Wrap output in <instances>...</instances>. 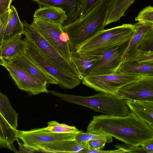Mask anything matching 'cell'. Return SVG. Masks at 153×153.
I'll use <instances>...</instances> for the list:
<instances>
[{
	"instance_id": "ffe728a7",
	"label": "cell",
	"mask_w": 153,
	"mask_h": 153,
	"mask_svg": "<svg viewBox=\"0 0 153 153\" xmlns=\"http://www.w3.org/2000/svg\"><path fill=\"white\" fill-rule=\"evenodd\" d=\"M21 34H25L24 25L23 22L20 20L17 10L13 5H11L8 22L2 42L0 45L4 42Z\"/></svg>"
},
{
	"instance_id": "4316f807",
	"label": "cell",
	"mask_w": 153,
	"mask_h": 153,
	"mask_svg": "<svg viewBox=\"0 0 153 153\" xmlns=\"http://www.w3.org/2000/svg\"><path fill=\"white\" fill-rule=\"evenodd\" d=\"M96 139L103 140L108 143L113 141L112 137L109 135L84 133L82 131H79L75 138V140L79 142H87Z\"/></svg>"
},
{
	"instance_id": "8992f818",
	"label": "cell",
	"mask_w": 153,
	"mask_h": 153,
	"mask_svg": "<svg viewBox=\"0 0 153 153\" xmlns=\"http://www.w3.org/2000/svg\"><path fill=\"white\" fill-rule=\"evenodd\" d=\"M27 38L29 41L28 47L26 52L27 55L36 65L54 79L59 85L64 88L71 89L80 84L82 79L61 70L40 51L31 40Z\"/></svg>"
},
{
	"instance_id": "277c9868",
	"label": "cell",
	"mask_w": 153,
	"mask_h": 153,
	"mask_svg": "<svg viewBox=\"0 0 153 153\" xmlns=\"http://www.w3.org/2000/svg\"><path fill=\"white\" fill-rule=\"evenodd\" d=\"M135 30L134 24H129L104 29L83 44L76 52L98 54L131 40Z\"/></svg>"
},
{
	"instance_id": "e0dca14e",
	"label": "cell",
	"mask_w": 153,
	"mask_h": 153,
	"mask_svg": "<svg viewBox=\"0 0 153 153\" xmlns=\"http://www.w3.org/2000/svg\"><path fill=\"white\" fill-rule=\"evenodd\" d=\"M39 6H52L62 8L66 12L67 20L62 26L70 24L79 18V12L78 0H30Z\"/></svg>"
},
{
	"instance_id": "74e56055",
	"label": "cell",
	"mask_w": 153,
	"mask_h": 153,
	"mask_svg": "<svg viewBox=\"0 0 153 153\" xmlns=\"http://www.w3.org/2000/svg\"><path fill=\"white\" fill-rule=\"evenodd\" d=\"M153 129V124H149Z\"/></svg>"
},
{
	"instance_id": "6da1fadb",
	"label": "cell",
	"mask_w": 153,
	"mask_h": 153,
	"mask_svg": "<svg viewBox=\"0 0 153 153\" xmlns=\"http://www.w3.org/2000/svg\"><path fill=\"white\" fill-rule=\"evenodd\" d=\"M86 132L109 135L134 146H141L153 139V129L150 125L132 112L125 116H94Z\"/></svg>"
},
{
	"instance_id": "cb8c5ba5",
	"label": "cell",
	"mask_w": 153,
	"mask_h": 153,
	"mask_svg": "<svg viewBox=\"0 0 153 153\" xmlns=\"http://www.w3.org/2000/svg\"><path fill=\"white\" fill-rule=\"evenodd\" d=\"M0 113L13 127L17 128L18 114L11 106L7 97L1 92L0 93Z\"/></svg>"
},
{
	"instance_id": "9c48e42d",
	"label": "cell",
	"mask_w": 153,
	"mask_h": 153,
	"mask_svg": "<svg viewBox=\"0 0 153 153\" xmlns=\"http://www.w3.org/2000/svg\"><path fill=\"white\" fill-rule=\"evenodd\" d=\"M0 64L8 71L20 89L34 95L42 93H49L47 84L26 70L4 59H0Z\"/></svg>"
},
{
	"instance_id": "4dcf8cb0",
	"label": "cell",
	"mask_w": 153,
	"mask_h": 153,
	"mask_svg": "<svg viewBox=\"0 0 153 153\" xmlns=\"http://www.w3.org/2000/svg\"><path fill=\"white\" fill-rule=\"evenodd\" d=\"M135 19L138 22L153 23V7L148 6L143 9Z\"/></svg>"
},
{
	"instance_id": "8fae6325",
	"label": "cell",
	"mask_w": 153,
	"mask_h": 153,
	"mask_svg": "<svg viewBox=\"0 0 153 153\" xmlns=\"http://www.w3.org/2000/svg\"><path fill=\"white\" fill-rule=\"evenodd\" d=\"M79 131L60 133L51 131L45 127L27 131H19L18 137L22 140L25 146L33 150V148L39 144L75 139Z\"/></svg>"
},
{
	"instance_id": "f1b7e54d",
	"label": "cell",
	"mask_w": 153,
	"mask_h": 153,
	"mask_svg": "<svg viewBox=\"0 0 153 153\" xmlns=\"http://www.w3.org/2000/svg\"><path fill=\"white\" fill-rule=\"evenodd\" d=\"M130 60L141 63H153V51L135 52L129 55L124 62Z\"/></svg>"
},
{
	"instance_id": "603a6c76",
	"label": "cell",
	"mask_w": 153,
	"mask_h": 153,
	"mask_svg": "<svg viewBox=\"0 0 153 153\" xmlns=\"http://www.w3.org/2000/svg\"><path fill=\"white\" fill-rule=\"evenodd\" d=\"M135 0H113L110 7L105 26L119 20Z\"/></svg>"
},
{
	"instance_id": "d6a6232c",
	"label": "cell",
	"mask_w": 153,
	"mask_h": 153,
	"mask_svg": "<svg viewBox=\"0 0 153 153\" xmlns=\"http://www.w3.org/2000/svg\"><path fill=\"white\" fill-rule=\"evenodd\" d=\"M106 142L103 140L96 139L87 141V148L99 150H103Z\"/></svg>"
},
{
	"instance_id": "d6986e66",
	"label": "cell",
	"mask_w": 153,
	"mask_h": 153,
	"mask_svg": "<svg viewBox=\"0 0 153 153\" xmlns=\"http://www.w3.org/2000/svg\"><path fill=\"white\" fill-rule=\"evenodd\" d=\"M33 17L48 21L62 25L67 19L65 11L62 8L52 6H39Z\"/></svg>"
},
{
	"instance_id": "4fadbf2b",
	"label": "cell",
	"mask_w": 153,
	"mask_h": 153,
	"mask_svg": "<svg viewBox=\"0 0 153 153\" xmlns=\"http://www.w3.org/2000/svg\"><path fill=\"white\" fill-rule=\"evenodd\" d=\"M87 147V142H79L73 139L40 144L34 147L32 149L35 152L82 153Z\"/></svg>"
},
{
	"instance_id": "484cf974",
	"label": "cell",
	"mask_w": 153,
	"mask_h": 153,
	"mask_svg": "<svg viewBox=\"0 0 153 153\" xmlns=\"http://www.w3.org/2000/svg\"><path fill=\"white\" fill-rule=\"evenodd\" d=\"M153 51V30L151 29L145 35L133 49L128 54V56L135 52Z\"/></svg>"
},
{
	"instance_id": "7c38bea8",
	"label": "cell",
	"mask_w": 153,
	"mask_h": 153,
	"mask_svg": "<svg viewBox=\"0 0 153 153\" xmlns=\"http://www.w3.org/2000/svg\"><path fill=\"white\" fill-rule=\"evenodd\" d=\"M116 95L124 100L153 102V76H140L138 81L121 88Z\"/></svg>"
},
{
	"instance_id": "d4e9b609",
	"label": "cell",
	"mask_w": 153,
	"mask_h": 153,
	"mask_svg": "<svg viewBox=\"0 0 153 153\" xmlns=\"http://www.w3.org/2000/svg\"><path fill=\"white\" fill-rule=\"evenodd\" d=\"M134 25L135 27V31L124 55L123 61L128 53L133 49L146 33L152 28L153 23L138 22Z\"/></svg>"
},
{
	"instance_id": "3957f363",
	"label": "cell",
	"mask_w": 153,
	"mask_h": 153,
	"mask_svg": "<svg viewBox=\"0 0 153 153\" xmlns=\"http://www.w3.org/2000/svg\"><path fill=\"white\" fill-rule=\"evenodd\" d=\"M48 92L65 101L87 107L107 115L125 116L132 112L125 100L107 93L100 92L93 96H83L52 90H48Z\"/></svg>"
},
{
	"instance_id": "f35d334b",
	"label": "cell",
	"mask_w": 153,
	"mask_h": 153,
	"mask_svg": "<svg viewBox=\"0 0 153 153\" xmlns=\"http://www.w3.org/2000/svg\"><path fill=\"white\" fill-rule=\"evenodd\" d=\"M152 30H153V26H152Z\"/></svg>"
},
{
	"instance_id": "2e32d148",
	"label": "cell",
	"mask_w": 153,
	"mask_h": 153,
	"mask_svg": "<svg viewBox=\"0 0 153 153\" xmlns=\"http://www.w3.org/2000/svg\"><path fill=\"white\" fill-rule=\"evenodd\" d=\"M18 35L0 45V59L5 60L26 52L29 45L27 38Z\"/></svg>"
},
{
	"instance_id": "83f0119b",
	"label": "cell",
	"mask_w": 153,
	"mask_h": 153,
	"mask_svg": "<svg viewBox=\"0 0 153 153\" xmlns=\"http://www.w3.org/2000/svg\"><path fill=\"white\" fill-rule=\"evenodd\" d=\"M46 128L51 131L60 133L74 132L79 131L75 127L63 123H59L56 121H51L48 123Z\"/></svg>"
},
{
	"instance_id": "d590c367",
	"label": "cell",
	"mask_w": 153,
	"mask_h": 153,
	"mask_svg": "<svg viewBox=\"0 0 153 153\" xmlns=\"http://www.w3.org/2000/svg\"><path fill=\"white\" fill-rule=\"evenodd\" d=\"M141 147L146 153H153V139L142 145Z\"/></svg>"
},
{
	"instance_id": "44dd1931",
	"label": "cell",
	"mask_w": 153,
	"mask_h": 153,
	"mask_svg": "<svg viewBox=\"0 0 153 153\" xmlns=\"http://www.w3.org/2000/svg\"><path fill=\"white\" fill-rule=\"evenodd\" d=\"M117 73L139 76H153V63H139L134 60L124 61Z\"/></svg>"
},
{
	"instance_id": "ab89813d",
	"label": "cell",
	"mask_w": 153,
	"mask_h": 153,
	"mask_svg": "<svg viewBox=\"0 0 153 153\" xmlns=\"http://www.w3.org/2000/svg\"><path fill=\"white\" fill-rule=\"evenodd\" d=\"M14 0H11V2H12Z\"/></svg>"
},
{
	"instance_id": "9a60e30c",
	"label": "cell",
	"mask_w": 153,
	"mask_h": 153,
	"mask_svg": "<svg viewBox=\"0 0 153 153\" xmlns=\"http://www.w3.org/2000/svg\"><path fill=\"white\" fill-rule=\"evenodd\" d=\"M71 53L72 62L82 80L90 75L101 58V56L99 54L80 52Z\"/></svg>"
},
{
	"instance_id": "f546056e",
	"label": "cell",
	"mask_w": 153,
	"mask_h": 153,
	"mask_svg": "<svg viewBox=\"0 0 153 153\" xmlns=\"http://www.w3.org/2000/svg\"><path fill=\"white\" fill-rule=\"evenodd\" d=\"M102 0H78L79 15L78 19L84 17L96 7Z\"/></svg>"
},
{
	"instance_id": "7402d4cb",
	"label": "cell",
	"mask_w": 153,
	"mask_h": 153,
	"mask_svg": "<svg viewBox=\"0 0 153 153\" xmlns=\"http://www.w3.org/2000/svg\"><path fill=\"white\" fill-rule=\"evenodd\" d=\"M133 113L148 124H153V102L125 100Z\"/></svg>"
},
{
	"instance_id": "30bf717a",
	"label": "cell",
	"mask_w": 153,
	"mask_h": 153,
	"mask_svg": "<svg viewBox=\"0 0 153 153\" xmlns=\"http://www.w3.org/2000/svg\"><path fill=\"white\" fill-rule=\"evenodd\" d=\"M131 39L99 53L101 56V59L90 75H102L117 73L123 62L124 55Z\"/></svg>"
},
{
	"instance_id": "5b68a950",
	"label": "cell",
	"mask_w": 153,
	"mask_h": 153,
	"mask_svg": "<svg viewBox=\"0 0 153 153\" xmlns=\"http://www.w3.org/2000/svg\"><path fill=\"white\" fill-rule=\"evenodd\" d=\"M23 23L25 29V36L31 40L51 62L63 72L82 79L73 62H68L44 38L32 23L29 24L26 20Z\"/></svg>"
},
{
	"instance_id": "52a82bcc",
	"label": "cell",
	"mask_w": 153,
	"mask_h": 153,
	"mask_svg": "<svg viewBox=\"0 0 153 153\" xmlns=\"http://www.w3.org/2000/svg\"><path fill=\"white\" fill-rule=\"evenodd\" d=\"M32 23L44 38L69 63H72L68 36L62 25L48 21L34 18Z\"/></svg>"
},
{
	"instance_id": "ba28073f",
	"label": "cell",
	"mask_w": 153,
	"mask_h": 153,
	"mask_svg": "<svg viewBox=\"0 0 153 153\" xmlns=\"http://www.w3.org/2000/svg\"><path fill=\"white\" fill-rule=\"evenodd\" d=\"M140 76L116 73L102 75H90L82 80L84 85L96 91L116 95L123 87L138 81Z\"/></svg>"
},
{
	"instance_id": "7a4b0ae2",
	"label": "cell",
	"mask_w": 153,
	"mask_h": 153,
	"mask_svg": "<svg viewBox=\"0 0 153 153\" xmlns=\"http://www.w3.org/2000/svg\"><path fill=\"white\" fill-rule=\"evenodd\" d=\"M113 0H102L84 17L62 26L67 34L71 52H76L83 44L104 29L110 7Z\"/></svg>"
},
{
	"instance_id": "5bb4252c",
	"label": "cell",
	"mask_w": 153,
	"mask_h": 153,
	"mask_svg": "<svg viewBox=\"0 0 153 153\" xmlns=\"http://www.w3.org/2000/svg\"><path fill=\"white\" fill-rule=\"evenodd\" d=\"M6 60L26 70L44 84H58V82L54 79L36 65L26 53Z\"/></svg>"
},
{
	"instance_id": "ac0fdd59",
	"label": "cell",
	"mask_w": 153,
	"mask_h": 153,
	"mask_svg": "<svg viewBox=\"0 0 153 153\" xmlns=\"http://www.w3.org/2000/svg\"><path fill=\"white\" fill-rule=\"evenodd\" d=\"M0 143L4 147L16 153H19L15 148L13 142L18 141L19 130L13 127L0 114Z\"/></svg>"
},
{
	"instance_id": "1f68e13d",
	"label": "cell",
	"mask_w": 153,
	"mask_h": 153,
	"mask_svg": "<svg viewBox=\"0 0 153 153\" xmlns=\"http://www.w3.org/2000/svg\"><path fill=\"white\" fill-rule=\"evenodd\" d=\"M9 10L0 15V44L2 42L5 31L8 22Z\"/></svg>"
},
{
	"instance_id": "836d02e7",
	"label": "cell",
	"mask_w": 153,
	"mask_h": 153,
	"mask_svg": "<svg viewBox=\"0 0 153 153\" xmlns=\"http://www.w3.org/2000/svg\"><path fill=\"white\" fill-rule=\"evenodd\" d=\"M118 148L119 149L116 150L107 151L96 150L85 148L83 149L82 153H119L127 152V151L126 149L121 147H119Z\"/></svg>"
},
{
	"instance_id": "8d00e7d4",
	"label": "cell",
	"mask_w": 153,
	"mask_h": 153,
	"mask_svg": "<svg viewBox=\"0 0 153 153\" xmlns=\"http://www.w3.org/2000/svg\"><path fill=\"white\" fill-rule=\"evenodd\" d=\"M19 145V153H33L34 152L28 147L25 146L23 143H21L18 141Z\"/></svg>"
},
{
	"instance_id": "e575fe53",
	"label": "cell",
	"mask_w": 153,
	"mask_h": 153,
	"mask_svg": "<svg viewBox=\"0 0 153 153\" xmlns=\"http://www.w3.org/2000/svg\"><path fill=\"white\" fill-rule=\"evenodd\" d=\"M11 0H0V15L10 9Z\"/></svg>"
}]
</instances>
